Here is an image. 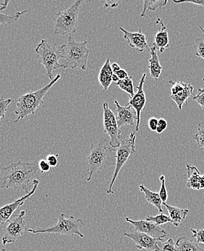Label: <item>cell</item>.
<instances>
[{
	"instance_id": "e575fe53",
	"label": "cell",
	"mask_w": 204,
	"mask_h": 251,
	"mask_svg": "<svg viewBox=\"0 0 204 251\" xmlns=\"http://www.w3.org/2000/svg\"><path fill=\"white\" fill-rule=\"evenodd\" d=\"M193 237L196 239L197 243H203L204 244V229H190Z\"/></svg>"
},
{
	"instance_id": "f1b7e54d",
	"label": "cell",
	"mask_w": 204,
	"mask_h": 251,
	"mask_svg": "<svg viewBox=\"0 0 204 251\" xmlns=\"http://www.w3.org/2000/svg\"><path fill=\"white\" fill-rule=\"evenodd\" d=\"M145 220H146V221L153 222V223L156 224L158 226H161V225H164V224L171 222L170 217L164 215V214H158V215L155 216V217L149 216Z\"/></svg>"
},
{
	"instance_id": "ba28073f",
	"label": "cell",
	"mask_w": 204,
	"mask_h": 251,
	"mask_svg": "<svg viewBox=\"0 0 204 251\" xmlns=\"http://www.w3.org/2000/svg\"><path fill=\"white\" fill-rule=\"evenodd\" d=\"M135 139H136V133L135 132L130 133L128 139L123 138H121L120 147L116 149L117 156L115 170V173H114L113 177H112V181H111L109 188L106 190L107 194L113 195L115 193L112 191V188H113L115 181H116L122 168L126 164V162H128L130 156L136 152Z\"/></svg>"
},
{
	"instance_id": "9a60e30c",
	"label": "cell",
	"mask_w": 204,
	"mask_h": 251,
	"mask_svg": "<svg viewBox=\"0 0 204 251\" xmlns=\"http://www.w3.org/2000/svg\"><path fill=\"white\" fill-rule=\"evenodd\" d=\"M117 106L116 117L119 128L128 126H135L137 121V114L131 106H122L117 100L114 101Z\"/></svg>"
},
{
	"instance_id": "4316f807",
	"label": "cell",
	"mask_w": 204,
	"mask_h": 251,
	"mask_svg": "<svg viewBox=\"0 0 204 251\" xmlns=\"http://www.w3.org/2000/svg\"><path fill=\"white\" fill-rule=\"evenodd\" d=\"M116 84L120 89L128 93L130 95V97H132L135 95L133 82H132V77L130 76H129L127 78L119 80Z\"/></svg>"
},
{
	"instance_id": "44dd1931",
	"label": "cell",
	"mask_w": 204,
	"mask_h": 251,
	"mask_svg": "<svg viewBox=\"0 0 204 251\" xmlns=\"http://www.w3.org/2000/svg\"><path fill=\"white\" fill-rule=\"evenodd\" d=\"M162 205L167 208L169 214H170L171 223H173L175 226H179L185 220L187 216L189 214V210L187 208H180L170 206L166 203H163Z\"/></svg>"
},
{
	"instance_id": "cb8c5ba5",
	"label": "cell",
	"mask_w": 204,
	"mask_h": 251,
	"mask_svg": "<svg viewBox=\"0 0 204 251\" xmlns=\"http://www.w3.org/2000/svg\"><path fill=\"white\" fill-rule=\"evenodd\" d=\"M139 189L141 192L144 193L145 195L146 201L153 206L156 207L161 214H163L162 209V201H161L160 197H159V193L153 192L150 190L146 188L144 185H139Z\"/></svg>"
},
{
	"instance_id": "ab89813d",
	"label": "cell",
	"mask_w": 204,
	"mask_h": 251,
	"mask_svg": "<svg viewBox=\"0 0 204 251\" xmlns=\"http://www.w3.org/2000/svg\"><path fill=\"white\" fill-rule=\"evenodd\" d=\"M193 100L202 106V109H204V92L198 94V95L194 96L193 97Z\"/></svg>"
},
{
	"instance_id": "4fadbf2b",
	"label": "cell",
	"mask_w": 204,
	"mask_h": 251,
	"mask_svg": "<svg viewBox=\"0 0 204 251\" xmlns=\"http://www.w3.org/2000/svg\"><path fill=\"white\" fill-rule=\"evenodd\" d=\"M146 74H144L141 80H140L139 85L137 87L136 94L132 97H130L129 102L127 103V106H131L137 114L136 127H135V133H137L139 130L140 123H141V112L144 110L146 103V97L145 92H144V86L146 81Z\"/></svg>"
},
{
	"instance_id": "836d02e7",
	"label": "cell",
	"mask_w": 204,
	"mask_h": 251,
	"mask_svg": "<svg viewBox=\"0 0 204 251\" xmlns=\"http://www.w3.org/2000/svg\"><path fill=\"white\" fill-rule=\"evenodd\" d=\"M161 251H175V243L173 238H170L164 243H159Z\"/></svg>"
},
{
	"instance_id": "4dcf8cb0",
	"label": "cell",
	"mask_w": 204,
	"mask_h": 251,
	"mask_svg": "<svg viewBox=\"0 0 204 251\" xmlns=\"http://www.w3.org/2000/svg\"><path fill=\"white\" fill-rule=\"evenodd\" d=\"M169 83L173 86L171 88V95H176L178 93L183 91L188 84L182 81L173 82V80H170Z\"/></svg>"
},
{
	"instance_id": "5b68a950",
	"label": "cell",
	"mask_w": 204,
	"mask_h": 251,
	"mask_svg": "<svg viewBox=\"0 0 204 251\" xmlns=\"http://www.w3.org/2000/svg\"><path fill=\"white\" fill-rule=\"evenodd\" d=\"M83 2L82 0H77L69 8L54 14V35H72L76 33L78 25L79 9Z\"/></svg>"
},
{
	"instance_id": "7402d4cb",
	"label": "cell",
	"mask_w": 204,
	"mask_h": 251,
	"mask_svg": "<svg viewBox=\"0 0 204 251\" xmlns=\"http://www.w3.org/2000/svg\"><path fill=\"white\" fill-rule=\"evenodd\" d=\"M193 86H192L190 83H188L186 87H185V89H184L183 91L178 93L176 95H170V98L176 103L178 109H179V110H182V106H183L185 103L189 104V100L190 97H191L192 94H193Z\"/></svg>"
},
{
	"instance_id": "ffe728a7",
	"label": "cell",
	"mask_w": 204,
	"mask_h": 251,
	"mask_svg": "<svg viewBox=\"0 0 204 251\" xmlns=\"http://www.w3.org/2000/svg\"><path fill=\"white\" fill-rule=\"evenodd\" d=\"M114 73L112 71V67H111L110 60L109 59H106V62L103 64L100 74H99V82L101 85L102 91L105 92L109 89V86L112 84V77Z\"/></svg>"
},
{
	"instance_id": "2e32d148",
	"label": "cell",
	"mask_w": 204,
	"mask_h": 251,
	"mask_svg": "<svg viewBox=\"0 0 204 251\" xmlns=\"http://www.w3.org/2000/svg\"><path fill=\"white\" fill-rule=\"evenodd\" d=\"M119 29L123 33V37L127 41L128 45L131 48L136 49L139 52H144L146 50H149L150 47L148 45L147 38L146 35L141 31L131 32L128 31L124 28L120 27Z\"/></svg>"
},
{
	"instance_id": "b9f144b4",
	"label": "cell",
	"mask_w": 204,
	"mask_h": 251,
	"mask_svg": "<svg viewBox=\"0 0 204 251\" xmlns=\"http://www.w3.org/2000/svg\"><path fill=\"white\" fill-rule=\"evenodd\" d=\"M175 3L176 4H182V3H192V4H199L200 6H203L204 7V0H197V1H176V0H174Z\"/></svg>"
},
{
	"instance_id": "277c9868",
	"label": "cell",
	"mask_w": 204,
	"mask_h": 251,
	"mask_svg": "<svg viewBox=\"0 0 204 251\" xmlns=\"http://www.w3.org/2000/svg\"><path fill=\"white\" fill-rule=\"evenodd\" d=\"M60 78L61 75L58 74L54 77V80L50 81V83L46 85L42 89L36 91H30L21 96L18 100H15L16 102V108L14 113L18 116L15 120V123L30 115H34L40 106H44V96Z\"/></svg>"
},
{
	"instance_id": "d590c367",
	"label": "cell",
	"mask_w": 204,
	"mask_h": 251,
	"mask_svg": "<svg viewBox=\"0 0 204 251\" xmlns=\"http://www.w3.org/2000/svg\"><path fill=\"white\" fill-rule=\"evenodd\" d=\"M59 154H50L47 156V162L50 164V167H54L58 164Z\"/></svg>"
},
{
	"instance_id": "ee69618b",
	"label": "cell",
	"mask_w": 204,
	"mask_h": 251,
	"mask_svg": "<svg viewBox=\"0 0 204 251\" xmlns=\"http://www.w3.org/2000/svg\"><path fill=\"white\" fill-rule=\"evenodd\" d=\"M9 3H10V1H4L3 2H1V4H0V6H1V7H0V10H5Z\"/></svg>"
},
{
	"instance_id": "83f0119b",
	"label": "cell",
	"mask_w": 204,
	"mask_h": 251,
	"mask_svg": "<svg viewBox=\"0 0 204 251\" xmlns=\"http://www.w3.org/2000/svg\"><path fill=\"white\" fill-rule=\"evenodd\" d=\"M193 138L197 142L199 148L204 150V123L199 125L197 133L193 135Z\"/></svg>"
},
{
	"instance_id": "d6986e66",
	"label": "cell",
	"mask_w": 204,
	"mask_h": 251,
	"mask_svg": "<svg viewBox=\"0 0 204 251\" xmlns=\"http://www.w3.org/2000/svg\"><path fill=\"white\" fill-rule=\"evenodd\" d=\"M149 50H150L151 54V59L149 60V69L150 71V76L155 80H158L159 77H160L161 72H162V67H161L160 62H159L156 47L152 45Z\"/></svg>"
},
{
	"instance_id": "7c38bea8",
	"label": "cell",
	"mask_w": 204,
	"mask_h": 251,
	"mask_svg": "<svg viewBox=\"0 0 204 251\" xmlns=\"http://www.w3.org/2000/svg\"><path fill=\"white\" fill-rule=\"evenodd\" d=\"M39 184V180L36 179H33V188L29 193H27L26 196H23L21 199H18L13 203L5 205V206L0 208V225H4V224L10 221L12 216L14 214L15 211L20 207L22 206L25 203V202L28 201L36 193Z\"/></svg>"
},
{
	"instance_id": "9c48e42d",
	"label": "cell",
	"mask_w": 204,
	"mask_h": 251,
	"mask_svg": "<svg viewBox=\"0 0 204 251\" xmlns=\"http://www.w3.org/2000/svg\"><path fill=\"white\" fill-rule=\"evenodd\" d=\"M25 217L26 211H22L18 215L14 216V217L9 221L8 226L4 229L1 238L3 246H6L9 243H15L24 235L27 230Z\"/></svg>"
},
{
	"instance_id": "bcb514c9",
	"label": "cell",
	"mask_w": 204,
	"mask_h": 251,
	"mask_svg": "<svg viewBox=\"0 0 204 251\" xmlns=\"http://www.w3.org/2000/svg\"><path fill=\"white\" fill-rule=\"evenodd\" d=\"M203 81L204 82V78L203 79ZM198 91H199V94L204 92V86H202V87L198 90Z\"/></svg>"
},
{
	"instance_id": "60d3db41",
	"label": "cell",
	"mask_w": 204,
	"mask_h": 251,
	"mask_svg": "<svg viewBox=\"0 0 204 251\" xmlns=\"http://www.w3.org/2000/svg\"><path fill=\"white\" fill-rule=\"evenodd\" d=\"M114 74L116 75L120 80H123V79H126L129 77L128 73L123 69H120V71H117V72L114 73Z\"/></svg>"
},
{
	"instance_id": "f546056e",
	"label": "cell",
	"mask_w": 204,
	"mask_h": 251,
	"mask_svg": "<svg viewBox=\"0 0 204 251\" xmlns=\"http://www.w3.org/2000/svg\"><path fill=\"white\" fill-rule=\"evenodd\" d=\"M13 101H15V100L13 99H4V97L0 98V121L5 118L8 106Z\"/></svg>"
},
{
	"instance_id": "52a82bcc",
	"label": "cell",
	"mask_w": 204,
	"mask_h": 251,
	"mask_svg": "<svg viewBox=\"0 0 204 251\" xmlns=\"http://www.w3.org/2000/svg\"><path fill=\"white\" fill-rule=\"evenodd\" d=\"M35 51L37 54L39 63L42 64L45 68L50 81L54 80L53 71L62 68V65L59 62V59L62 58L60 47H58L57 44L50 45L47 41L42 39Z\"/></svg>"
},
{
	"instance_id": "30bf717a",
	"label": "cell",
	"mask_w": 204,
	"mask_h": 251,
	"mask_svg": "<svg viewBox=\"0 0 204 251\" xmlns=\"http://www.w3.org/2000/svg\"><path fill=\"white\" fill-rule=\"evenodd\" d=\"M103 131L110 138L109 145L112 148H118L120 147L122 136L121 130L117 125L116 116L107 103H103Z\"/></svg>"
},
{
	"instance_id": "8992f818",
	"label": "cell",
	"mask_w": 204,
	"mask_h": 251,
	"mask_svg": "<svg viewBox=\"0 0 204 251\" xmlns=\"http://www.w3.org/2000/svg\"><path fill=\"white\" fill-rule=\"evenodd\" d=\"M84 226L85 223L82 219H76L73 216L67 219L65 214H61L58 222L54 226L46 229H28L27 232L33 234H57L69 236L76 235L80 238H83L84 235L80 232V229Z\"/></svg>"
},
{
	"instance_id": "8d00e7d4",
	"label": "cell",
	"mask_w": 204,
	"mask_h": 251,
	"mask_svg": "<svg viewBox=\"0 0 204 251\" xmlns=\"http://www.w3.org/2000/svg\"><path fill=\"white\" fill-rule=\"evenodd\" d=\"M167 122L164 119H159L158 122L157 128H156V132L157 133L161 134L164 130H167Z\"/></svg>"
},
{
	"instance_id": "3957f363",
	"label": "cell",
	"mask_w": 204,
	"mask_h": 251,
	"mask_svg": "<svg viewBox=\"0 0 204 251\" xmlns=\"http://www.w3.org/2000/svg\"><path fill=\"white\" fill-rule=\"evenodd\" d=\"M87 41L77 42L75 40L72 35H69L68 42L65 45L60 46L61 54L64 59L62 68L75 69L80 68L82 71L87 70L88 59L90 51L88 48Z\"/></svg>"
},
{
	"instance_id": "e0dca14e",
	"label": "cell",
	"mask_w": 204,
	"mask_h": 251,
	"mask_svg": "<svg viewBox=\"0 0 204 251\" xmlns=\"http://www.w3.org/2000/svg\"><path fill=\"white\" fill-rule=\"evenodd\" d=\"M156 24H160L161 28L159 31L156 33L154 36V42L152 44L156 50L160 53L164 52L166 50L170 47V39H169L168 31H167V27L164 25V22L160 18L158 17Z\"/></svg>"
},
{
	"instance_id": "484cf974",
	"label": "cell",
	"mask_w": 204,
	"mask_h": 251,
	"mask_svg": "<svg viewBox=\"0 0 204 251\" xmlns=\"http://www.w3.org/2000/svg\"><path fill=\"white\" fill-rule=\"evenodd\" d=\"M28 10H26L24 11L17 12L14 14L7 15L0 13V25H5V24H13L17 22L22 15L28 13Z\"/></svg>"
},
{
	"instance_id": "f6af8a7d",
	"label": "cell",
	"mask_w": 204,
	"mask_h": 251,
	"mask_svg": "<svg viewBox=\"0 0 204 251\" xmlns=\"http://www.w3.org/2000/svg\"><path fill=\"white\" fill-rule=\"evenodd\" d=\"M112 82H116V83H117V82H118L119 80H120V79H119V77H117L116 75L113 74V75H112Z\"/></svg>"
},
{
	"instance_id": "603a6c76",
	"label": "cell",
	"mask_w": 204,
	"mask_h": 251,
	"mask_svg": "<svg viewBox=\"0 0 204 251\" xmlns=\"http://www.w3.org/2000/svg\"><path fill=\"white\" fill-rule=\"evenodd\" d=\"M175 251H204L197 243L185 237H179L175 243Z\"/></svg>"
},
{
	"instance_id": "d4e9b609",
	"label": "cell",
	"mask_w": 204,
	"mask_h": 251,
	"mask_svg": "<svg viewBox=\"0 0 204 251\" xmlns=\"http://www.w3.org/2000/svg\"><path fill=\"white\" fill-rule=\"evenodd\" d=\"M167 2H168L167 0H159V1H147V0H144V10H143L141 16L144 18L148 11L155 12L156 9L161 8V7L166 6Z\"/></svg>"
},
{
	"instance_id": "7a4b0ae2",
	"label": "cell",
	"mask_w": 204,
	"mask_h": 251,
	"mask_svg": "<svg viewBox=\"0 0 204 251\" xmlns=\"http://www.w3.org/2000/svg\"><path fill=\"white\" fill-rule=\"evenodd\" d=\"M106 138L95 145L91 144L90 153L87 158L88 177L86 180L91 181L97 171L115 165L116 164L117 149L107 145Z\"/></svg>"
},
{
	"instance_id": "5bb4252c",
	"label": "cell",
	"mask_w": 204,
	"mask_h": 251,
	"mask_svg": "<svg viewBox=\"0 0 204 251\" xmlns=\"http://www.w3.org/2000/svg\"><path fill=\"white\" fill-rule=\"evenodd\" d=\"M124 236L131 239L132 241L135 243L137 249L139 250L144 249L148 251H161L160 247H159L160 240L153 238V237L142 233V232L134 231L130 233H125Z\"/></svg>"
},
{
	"instance_id": "7bdbcfd3",
	"label": "cell",
	"mask_w": 204,
	"mask_h": 251,
	"mask_svg": "<svg viewBox=\"0 0 204 251\" xmlns=\"http://www.w3.org/2000/svg\"><path fill=\"white\" fill-rule=\"evenodd\" d=\"M111 67H112V71L113 73L117 72V71H120L121 68H120V65L117 63H113L111 64Z\"/></svg>"
},
{
	"instance_id": "7dc6e473",
	"label": "cell",
	"mask_w": 204,
	"mask_h": 251,
	"mask_svg": "<svg viewBox=\"0 0 204 251\" xmlns=\"http://www.w3.org/2000/svg\"><path fill=\"white\" fill-rule=\"evenodd\" d=\"M0 251H8L6 250V249H1V250Z\"/></svg>"
},
{
	"instance_id": "f35d334b",
	"label": "cell",
	"mask_w": 204,
	"mask_h": 251,
	"mask_svg": "<svg viewBox=\"0 0 204 251\" xmlns=\"http://www.w3.org/2000/svg\"><path fill=\"white\" fill-rule=\"evenodd\" d=\"M158 122L159 120L156 118H152L149 119L148 121V126H149V129L152 131H156L157 128Z\"/></svg>"
},
{
	"instance_id": "c3c4849f",
	"label": "cell",
	"mask_w": 204,
	"mask_h": 251,
	"mask_svg": "<svg viewBox=\"0 0 204 251\" xmlns=\"http://www.w3.org/2000/svg\"><path fill=\"white\" fill-rule=\"evenodd\" d=\"M202 31H203V36L204 37V29H202Z\"/></svg>"
},
{
	"instance_id": "d6a6232c",
	"label": "cell",
	"mask_w": 204,
	"mask_h": 251,
	"mask_svg": "<svg viewBox=\"0 0 204 251\" xmlns=\"http://www.w3.org/2000/svg\"><path fill=\"white\" fill-rule=\"evenodd\" d=\"M195 51L197 57L204 59V42L202 39H197L195 44Z\"/></svg>"
},
{
	"instance_id": "74e56055",
	"label": "cell",
	"mask_w": 204,
	"mask_h": 251,
	"mask_svg": "<svg viewBox=\"0 0 204 251\" xmlns=\"http://www.w3.org/2000/svg\"><path fill=\"white\" fill-rule=\"evenodd\" d=\"M39 168L42 173H47L50 171L51 167L46 159H42V160L39 161Z\"/></svg>"
},
{
	"instance_id": "8fae6325",
	"label": "cell",
	"mask_w": 204,
	"mask_h": 251,
	"mask_svg": "<svg viewBox=\"0 0 204 251\" xmlns=\"http://www.w3.org/2000/svg\"><path fill=\"white\" fill-rule=\"evenodd\" d=\"M126 221L131 224L135 231L142 232L153 238L158 239L160 241L167 236V232L153 222L146 221L145 220L135 221L132 220V217H126Z\"/></svg>"
},
{
	"instance_id": "ac0fdd59",
	"label": "cell",
	"mask_w": 204,
	"mask_h": 251,
	"mask_svg": "<svg viewBox=\"0 0 204 251\" xmlns=\"http://www.w3.org/2000/svg\"><path fill=\"white\" fill-rule=\"evenodd\" d=\"M187 173H188V181L186 186L195 191L204 188V175H201L199 170L194 166L186 164Z\"/></svg>"
},
{
	"instance_id": "1f68e13d",
	"label": "cell",
	"mask_w": 204,
	"mask_h": 251,
	"mask_svg": "<svg viewBox=\"0 0 204 251\" xmlns=\"http://www.w3.org/2000/svg\"><path fill=\"white\" fill-rule=\"evenodd\" d=\"M161 182V188L159 190V197H160L162 203H166L168 199V193H167V188H166V178L164 176H161L159 177Z\"/></svg>"
},
{
	"instance_id": "6da1fadb",
	"label": "cell",
	"mask_w": 204,
	"mask_h": 251,
	"mask_svg": "<svg viewBox=\"0 0 204 251\" xmlns=\"http://www.w3.org/2000/svg\"><path fill=\"white\" fill-rule=\"evenodd\" d=\"M39 161L11 163L0 169V189L13 188L16 191L30 192L35 176L39 171Z\"/></svg>"
}]
</instances>
